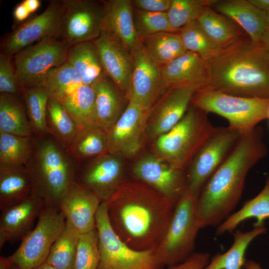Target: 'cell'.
I'll return each instance as SVG.
<instances>
[{
    "label": "cell",
    "instance_id": "obj_1",
    "mask_svg": "<svg viewBox=\"0 0 269 269\" xmlns=\"http://www.w3.org/2000/svg\"><path fill=\"white\" fill-rule=\"evenodd\" d=\"M112 228L131 248L156 250L175 207L162 194L138 180H124L106 202Z\"/></svg>",
    "mask_w": 269,
    "mask_h": 269
},
{
    "label": "cell",
    "instance_id": "obj_2",
    "mask_svg": "<svg viewBox=\"0 0 269 269\" xmlns=\"http://www.w3.org/2000/svg\"><path fill=\"white\" fill-rule=\"evenodd\" d=\"M263 138L260 127L242 136L209 178L197 200L201 228L218 226L230 216L241 199L248 172L267 154Z\"/></svg>",
    "mask_w": 269,
    "mask_h": 269
},
{
    "label": "cell",
    "instance_id": "obj_3",
    "mask_svg": "<svg viewBox=\"0 0 269 269\" xmlns=\"http://www.w3.org/2000/svg\"><path fill=\"white\" fill-rule=\"evenodd\" d=\"M205 88L235 96L269 99V52L239 39L208 63Z\"/></svg>",
    "mask_w": 269,
    "mask_h": 269
},
{
    "label": "cell",
    "instance_id": "obj_4",
    "mask_svg": "<svg viewBox=\"0 0 269 269\" xmlns=\"http://www.w3.org/2000/svg\"><path fill=\"white\" fill-rule=\"evenodd\" d=\"M34 137L33 151L25 166L33 192L46 206L59 210L61 198L75 182L76 163L49 134Z\"/></svg>",
    "mask_w": 269,
    "mask_h": 269
},
{
    "label": "cell",
    "instance_id": "obj_5",
    "mask_svg": "<svg viewBox=\"0 0 269 269\" xmlns=\"http://www.w3.org/2000/svg\"><path fill=\"white\" fill-rule=\"evenodd\" d=\"M216 128L207 113L191 105L177 125L153 141L152 153L184 171Z\"/></svg>",
    "mask_w": 269,
    "mask_h": 269
},
{
    "label": "cell",
    "instance_id": "obj_6",
    "mask_svg": "<svg viewBox=\"0 0 269 269\" xmlns=\"http://www.w3.org/2000/svg\"><path fill=\"white\" fill-rule=\"evenodd\" d=\"M191 105L224 117L231 129L243 136L268 119L269 99L241 97L204 88L195 92Z\"/></svg>",
    "mask_w": 269,
    "mask_h": 269
},
{
    "label": "cell",
    "instance_id": "obj_7",
    "mask_svg": "<svg viewBox=\"0 0 269 269\" xmlns=\"http://www.w3.org/2000/svg\"><path fill=\"white\" fill-rule=\"evenodd\" d=\"M197 199L186 190L176 205L166 234L155 252L163 265L175 266L192 254L200 229Z\"/></svg>",
    "mask_w": 269,
    "mask_h": 269
},
{
    "label": "cell",
    "instance_id": "obj_8",
    "mask_svg": "<svg viewBox=\"0 0 269 269\" xmlns=\"http://www.w3.org/2000/svg\"><path fill=\"white\" fill-rule=\"evenodd\" d=\"M100 261L98 269H161L163 266L155 250L136 251L118 236L110 224L106 202H102L96 217Z\"/></svg>",
    "mask_w": 269,
    "mask_h": 269
},
{
    "label": "cell",
    "instance_id": "obj_9",
    "mask_svg": "<svg viewBox=\"0 0 269 269\" xmlns=\"http://www.w3.org/2000/svg\"><path fill=\"white\" fill-rule=\"evenodd\" d=\"M70 45L59 38L48 37L15 53L13 65L23 88L44 86L48 73L66 62Z\"/></svg>",
    "mask_w": 269,
    "mask_h": 269
},
{
    "label": "cell",
    "instance_id": "obj_10",
    "mask_svg": "<svg viewBox=\"0 0 269 269\" xmlns=\"http://www.w3.org/2000/svg\"><path fill=\"white\" fill-rule=\"evenodd\" d=\"M66 220L60 211L45 206L36 225L9 256L19 269H33L46 262L52 246L63 229Z\"/></svg>",
    "mask_w": 269,
    "mask_h": 269
},
{
    "label": "cell",
    "instance_id": "obj_11",
    "mask_svg": "<svg viewBox=\"0 0 269 269\" xmlns=\"http://www.w3.org/2000/svg\"><path fill=\"white\" fill-rule=\"evenodd\" d=\"M242 136L228 127H217L188 166L186 189L198 199L205 184Z\"/></svg>",
    "mask_w": 269,
    "mask_h": 269
},
{
    "label": "cell",
    "instance_id": "obj_12",
    "mask_svg": "<svg viewBox=\"0 0 269 269\" xmlns=\"http://www.w3.org/2000/svg\"><path fill=\"white\" fill-rule=\"evenodd\" d=\"M59 38L70 46L94 41L101 34L105 12L104 1L61 0Z\"/></svg>",
    "mask_w": 269,
    "mask_h": 269
},
{
    "label": "cell",
    "instance_id": "obj_13",
    "mask_svg": "<svg viewBox=\"0 0 269 269\" xmlns=\"http://www.w3.org/2000/svg\"><path fill=\"white\" fill-rule=\"evenodd\" d=\"M152 110L129 102L123 114L107 131L108 152L125 158L136 156L143 146Z\"/></svg>",
    "mask_w": 269,
    "mask_h": 269
},
{
    "label": "cell",
    "instance_id": "obj_14",
    "mask_svg": "<svg viewBox=\"0 0 269 269\" xmlns=\"http://www.w3.org/2000/svg\"><path fill=\"white\" fill-rule=\"evenodd\" d=\"M124 175L122 157L106 152L76 163L75 182L106 202L125 180Z\"/></svg>",
    "mask_w": 269,
    "mask_h": 269
},
{
    "label": "cell",
    "instance_id": "obj_15",
    "mask_svg": "<svg viewBox=\"0 0 269 269\" xmlns=\"http://www.w3.org/2000/svg\"><path fill=\"white\" fill-rule=\"evenodd\" d=\"M131 53L134 67L128 100L152 109L170 88L163 80L162 68L149 57L140 41Z\"/></svg>",
    "mask_w": 269,
    "mask_h": 269
},
{
    "label": "cell",
    "instance_id": "obj_16",
    "mask_svg": "<svg viewBox=\"0 0 269 269\" xmlns=\"http://www.w3.org/2000/svg\"><path fill=\"white\" fill-rule=\"evenodd\" d=\"M184 171L172 167L152 153L138 158L132 170L136 180L158 191L175 207L187 189Z\"/></svg>",
    "mask_w": 269,
    "mask_h": 269
},
{
    "label": "cell",
    "instance_id": "obj_17",
    "mask_svg": "<svg viewBox=\"0 0 269 269\" xmlns=\"http://www.w3.org/2000/svg\"><path fill=\"white\" fill-rule=\"evenodd\" d=\"M61 1H51L40 14L22 23L5 40L4 53L10 56L48 37L59 38Z\"/></svg>",
    "mask_w": 269,
    "mask_h": 269
},
{
    "label": "cell",
    "instance_id": "obj_18",
    "mask_svg": "<svg viewBox=\"0 0 269 269\" xmlns=\"http://www.w3.org/2000/svg\"><path fill=\"white\" fill-rule=\"evenodd\" d=\"M93 42L106 75L128 99L134 67L131 52L121 40L104 32Z\"/></svg>",
    "mask_w": 269,
    "mask_h": 269
},
{
    "label": "cell",
    "instance_id": "obj_19",
    "mask_svg": "<svg viewBox=\"0 0 269 269\" xmlns=\"http://www.w3.org/2000/svg\"><path fill=\"white\" fill-rule=\"evenodd\" d=\"M196 91L193 87L169 89L153 108L147 127V138L153 141L177 125L187 111Z\"/></svg>",
    "mask_w": 269,
    "mask_h": 269
},
{
    "label": "cell",
    "instance_id": "obj_20",
    "mask_svg": "<svg viewBox=\"0 0 269 269\" xmlns=\"http://www.w3.org/2000/svg\"><path fill=\"white\" fill-rule=\"evenodd\" d=\"M101 203L93 192L74 182L61 198L59 209L66 221L84 234L96 228V217Z\"/></svg>",
    "mask_w": 269,
    "mask_h": 269
},
{
    "label": "cell",
    "instance_id": "obj_21",
    "mask_svg": "<svg viewBox=\"0 0 269 269\" xmlns=\"http://www.w3.org/2000/svg\"><path fill=\"white\" fill-rule=\"evenodd\" d=\"M162 73L168 88L193 87L198 91L210 82L208 63L189 51L162 67Z\"/></svg>",
    "mask_w": 269,
    "mask_h": 269
},
{
    "label": "cell",
    "instance_id": "obj_22",
    "mask_svg": "<svg viewBox=\"0 0 269 269\" xmlns=\"http://www.w3.org/2000/svg\"><path fill=\"white\" fill-rule=\"evenodd\" d=\"M45 206L44 201L33 192L20 203L1 211L0 231L6 235L10 243L22 240L32 230Z\"/></svg>",
    "mask_w": 269,
    "mask_h": 269
},
{
    "label": "cell",
    "instance_id": "obj_23",
    "mask_svg": "<svg viewBox=\"0 0 269 269\" xmlns=\"http://www.w3.org/2000/svg\"><path fill=\"white\" fill-rule=\"evenodd\" d=\"M104 1L105 12L102 32L121 40L132 52L140 42L134 25L132 0Z\"/></svg>",
    "mask_w": 269,
    "mask_h": 269
},
{
    "label": "cell",
    "instance_id": "obj_24",
    "mask_svg": "<svg viewBox=\"0 0 269 269\" xmlns=\"http://www.w3.org/2000/svg\"><path fill=\"white\" fill-rule=\"evenodd\" d=\"M212 6L237 23L248 34L253 43L260 44L261 38L267 29L266 11L249 0H216Z\"/></svg>",
    "mask_w": 269,
    "mask_h": 269
},
{
    "label": "cell",
    "instance_id": "obj_25",
    "mask_svg": "<svg viewBox=\"0 0 269 269\" xmlns=\"http://www.w3.org/2000/svg\"><path fill=\"white\" fill-rule=\"evenodd\" d=\"M96 124L108 131L125 111L129 101L107 75L93 85Z\"/></svg>",
    "mask_w": 269,
    "mask_h": 269
},
{
    "label": "cell",
    "instance_id": "obj_26",
    "mask_svg": "<svg viewBox=\"0 0 269 269\" xmlns=\"http://www.w3.org/2000/svg\"><path fill=\"white\" fill-rule=\"evenodd\" d=\"M66 61L77 72L84 85H93L106 75L93 41L70 46Z\"/></svg>",
    "mask_w": 269,
    "mask_h": 269
},
{
    "label": "cell",
    "instance_id": "obj_27",
    "mask_svg": "<svg viewBox=\"0 0 269 269\" xmlns=\"http://www.w3.org/2000/svg\"><path fill=\"white\" fill-rule=\"evenodd\" d=\"M65 150L76 163L108 152L107 131L97 124L78 129Z\"/></svg>",
    "mask_w": 269,
    "mask_h": 269
},
{
    "label": "cell",
    "instance_id": "obj_28",
    "mask_svg": "<svg viewBox=\"0 0 269 269\" xmlns=\"http://www.w3.org/2000/svg\"><path fill=\"white\" fill-rule=\"evenodd\" d=\"M33 192L32 182L25 167L0 169V211L20 203Z\"/></svg>",
    "mask_w": 269,
    "mask_h": 269
},
{
    "label": "cell",
    "instance_id": "obj_29",
    "mask_svg": "<svg viewBox=\"0 0 269 269\" xmlns=\"http://www.w3.org/2000/svg\"><path fill=\"white\" fill-rule=\"evenodd\" d=\"M0 132L21 136H33L22 96L0 94Z\"/></svg>",
    "mask_w": 269,
    "mask_h": 269
},
{
    "label": "cell",
    "instance_id": "obj_30",
    "mask_svg": "<svg viewBox=\"0 0 269 269\" xmlns=\"http://www.w3.org/2000/svg\"><path fill=\"white\" fill-rule=\"evenodd\" d=\"M139 39L149 57L161 68L187 51L176 32H160Z\"/></svg>",
    "mask_w": 269,
    "mask_h": 269
},
{
    "label": "cell",
    "instance_id": "obj_31",
    "mask_svg": "<svg viewBox=\"0 0 269 269\" xmlns=\"http://www.w3.org/2000/svg\"><path fill=\"white\" fill-rule=\"evenodd\" d=\"M250 218L257 219L255 227L263 226L264 220L269 218V176L261 192L219 225L215 236L232 232L241 222Z\"/></svg>",
    "mask_w": 269,
    "mask_h": 269
},
{
    "label": "cell",
    "instance_id": "obj_32",
    "mask_svg": "<svg viewBox=\"0 0 269 269\" xmlns=\"http://www.w3.org/2000/svg\"><path fill=\"white\" fill-rule=\"evenodd\" d=\"M34 137L0 132V169L25 167L33 151Z\"/></svg>",
    "mask_w": 269,
    "mask_h": 269
},
{
    "label": "cell",
    "instance_id": "obj_33",
    "mask_svg": "<svg viewBox=\"0 0 269 269\" xmlns=\"http://www.w3.org/2000/svg\"><path fill=\"white\" fill-rule=\"evenodd\" d=\"M266 232V228L263 225L247 232H236L231 248L223 254L214 256L204 269H241L246 261L245 255L249 244Z\"/></svg>",
    "mask_w": 269,
    "mask_h": 269
},
{
    "label": "cell",
    "instance_id": "obj_34",
    "mask_svg": "<svg viewBox=\"0 0 269 269\" xmlns=\"http://www.w3.org/2000/svg\"><path fill=\"white\" fill-rule=\"evenodd\" d=\"M197 21L207 35L224 49L240 39L242 35V31L238 26L210 6L204 8Z\"/></svg>",
    "mask_w": 269,
    "mask_h": 269
},
{
    "label": "cell",
    "instance_id": "obj_35",
    "mask_svg": "<svg viewBox=\"0 0 269 269\" xmlns=\"http://www.w3.org/2000/svg\"><path fill=\"white\" fill-rule=\"evenodd\" d=\"M95 100L93 86L83 85L59 101L78 129H82L96 124Z\"/></svg>",
    "mask_w": 269,
    "mask_h": 269
},
{
    "label": "cell",
    "instance_id": "obj_36",
    "mask_svg": "<svg viewBox=\"0 0 269 269\" xmlns=\"http://www.w3.org/2000/svg\"><path fill=\"white\" fill-rule=\"evenodd\" d=\"M46 124L48 134L66 149L76 134L78 128L61 102L49 98Z\"/></svg>",
    "mask_w": 269,
    "mask_h": 269
},
{
    "label": "cell",
    "instance_id": "obj_37",
    "mask_svg": "<svg viewBox=\"0 0 269 269\" xmlns=\"http://www.w3.org/2000/svg\"><path fill=\"white\" fill-rule=\"evenodd\" d=\"M33 135L42 138L48 134L46 117L49 98L44 86L24 88L22 94Z\"/></svg>",
    "mask_w": 269,
    "mask_h": 269
},
{
    "label": "cell",
    "instance_id": "obj_38",
    "mask_svg": "<svg viewBox=\"0 0 269 269\" xmlns=\"http://www.w3.org/2000/svg\"><path fill=\"white\" fill-rule=\"evenodd\" d=\"M80 234L66 221L51 247L46 263L58 269H73Z\"/></svg>",
    "mask_w": 269,
    "mask_h": 269
},
{
    "label": "cell",
    "instance_id": "obj_39",
    "mask_svg": "<svg viewBox=\"0 0 269 269\" xmlns=\"http://www.w3.org/2000/svg\"><path fill=\"white\" fill-rule=\"evenodd\" d=\"M179 34L187 51L197 53L208 63L224 49L207 35L197 19L182 28Z\"/></svg>",
    "mask_w": 269,
    "mask_h": 269
},
{
    "label": "cell",
    "instance_id": "obj_40",
    "mask_svg": "<svg viewBox=\"0 0 269 269\" xmlns=\"http://www.w3.org/2000/svg\"><path fill=\"white\" fill-rule=\"evenodd\" d=\"M83 85L77 72L66 61L48 73L44 86L47 89L49 97L59 101Z\"/></svg>",
    "mask_w": 269,
    "mask_h": 269
},
{
    "label": "cell",
    "instance_id": "obj_41",
    "mask_svg": "<svg viewBox=\"0 0 269 269\" xmlns=\"http://www.w3.org/2000/svg\"><path fill=\"white\" fill-rule=\"evenodd\" d=\"M216 0H172L167 11L168 20L176 31L197 20L205 8L212 6Z\"/></svg>",
    "mask_w": 269,
    "mask_h": 269
},
{
    "label": "cell",
    "instance_id": "obj_42",
    "mask_svg": "<svg viewBox=\"0 0 269 269\" xmlns=\"http://www.w3.org/2000/svg\"><path fill=\"white\" fill-rule=\"evenodd\" d=\"M133 18L139 38L160 32H176L170 25L167 12H149L133 6Z\"/></svg>",
    "mask_w": 269,
    "mask_h": 269
},
{
    "label": "cell",
    "instance_id": "obj_43",
    "mask_svg": "<svg viewBox=\"0 0 269 269\" xmlns=\"http://www.w3.org/2000/svg\"><path fill=\"white\" fill-rule=\"evenodd\" d=\"M100 261L97 228L80 234L73 269H98Z\"/></svg>",
    "mask_w": 269,
    "mask_h": 269
},
{
    "label": "cell",
    "instance_id": "obj_44",
    "mask_svg": "<svg viewBox=\"0 0 269 269\" xmlns=\"http://www.w3.org/2000/svg\"><path fill=\"white\" fill-rule=\"evenodd\" d=\"M12 62L10 56L0 54V94L22 96L24 88L18 82Z\"/></svg>",
    "mask_w": 269,
    "mask_h": 269
},
{
    "label": "cell",
    "instance_id": "obj_45",
    "mask_svg": "<svg viewBox=\"0 0 269 269\" xmlns=\"http://www.w3.org/2000/svg\"><path fill=\"white\" fill-rule=\"evenodd\" d=\"M133 6L137 9L153 12H165L169 10L172 0H132Z\"/></svg>",
    "mask_w": 269,
    "mask_h": 269
},
{
    "label": "cell",
    "instance_id": "obj_46",
    "mask_svg": "<svg viewBox=\"0 0 269 269\" xmlns=\"http://www.w3.org/2000/svg\"><path fill=\"white\" fill-rule=\"evenodd\" d=\"M210 261L207 253H194L185 261L176 265L177 269H204Z\"/></svg>",
    "mask_w": 269,
    "mask_h": 269
},
{
    "label": "cell",
    "instance_id": "obj_47",
    "mask_svg": "<svg viewBox=\"0 0 269 269\" xmlns=\"http://www.w3.org/2000/svg\"><path fill=\"white\" fill-rule=\"evenodd\" d=\"M31 13L21 2L14 8L13 10V17L18 22H22L26 20Z\"/></svg>",
    "mask_w": 269,
    "mask_h": 269
},
{
    "label": "cell",
    "instance_id": "obj_48",
    "mask_svg": "<svg viewBox=\"0 0 269 269\" xmlns=\"http://www.w3.org/2000/svg\"><path fill=\"white\" fill-rule=\"evenodd\" d=\"M21 2L31 14L36 11L41 5V1L39 0H24Z\"/></svg>",
    "mask_w": 269,
    "mask_h": 269
},
{
    "label": "cell",
    "instance_id": "obj_49",
    "mask_svg": "<svg viewBox=\"0 0 269 269\" xmlns=\"http://www.w3.org/2000/svg\"><path fill=\"white\" fill-rule=\"evenodd\" d=\"M255 6L266 11H269V0H249Z\"/></svg>",
    "mask_w": 269,
    "mask_h": 269
},
{
    "label": "cell",
    "instance_id": "obj_50",
    "mask_svg": "<svg viewBox=\"0 0 269 269\" xmlns=\"http://www.w3.org/2000/svg\"><path fill=\"white\" fill-rule=\"evenodd\" d=\"M14 266L9 257L0 256V269H11Z\"/></svg>",
    "mask_w": 269,
    "mask_h": 269
},
{
    "label": "cell",
    "instance_id": "obj_51",
    "mask_svg": "<svg viewBox=\"0 0 269 269\" xmlns=\"http://www.w3.org/2000/svg\"><path fill=\"white\" fill-rule=\"evenodd\" d=\"M260 44L269 52V29H267L263 34L260 40Z\"/></svg>",
    "mask_w": 269,
    "mask_h": 269
},
{
    "label": "cell",
    "instance_id": "obj_52",
    "mask_svg": "<svg viewBox=\"0 0 269 269\" xmlns=\"http://www.w3.org/2000/svg\"><path fill=\"white\" fill-rule=\"evenodd\" d=\"M243 268L244 269H264L259 263L253 260L246 261Z\"/></svg>",
    "mask_w": 269,
    "mask_h": 269
},
{
    "label": "cell",
    "instance_id": "obj_53",
    "mask_svg": "<svg viewBox=\"0 0 269 269\" xmlns=\"http://www.w3.org/2000/svg\"><path fill=\"white\" fill-rule=\"evenodd\" d=\"M33 269H58L45 262Z\"/></svg>",
    "mask_w": 269,
    "mask_h": 269
},
{
    "label": "cell",
    "instance_id": "obj_54",
    "mask_svg": "<svg viewBox=\"0 0 269 269\" xmlns=\"http://www.w3.org/2000/svg\"><path fill=\"white\" fill-rule=\"evenodd\" d=\"M267 29H269V11L267 12Z\"/></svg>",
    "mask_w": 269,
    "mask_h": 269
},
{
    "label": "cell",
    "instance_id": "obj_55",
    "mask_svg": "<svg viewBox=\"0 0 269 269\" xmlns=\"http://www.w3.org/2000/svg\"><path fill=\"white\" fill-rule=\"evenodd\" d=\"M170 269H177L176 265L173 266Z\"/></svg>",
    "mask_w": 269,
    "mask_h": 269
},
{
    "label": "cell",
    "instance_id": "obj_56",
    "mask_svg": "<svg viewBox=\"0 0 269 269\" xmlns=\"http://www.w3.org/2000/svg\"><path fill=\"white\" fill-rule=\"evenodd\" d=\"M11 269H19L17 268L16 267L14 266Z\"/></svg>",
    "mask_w": 269,
    "mask_h": 269
},
{
    "label": "cell",
    "instance_id": "obj_57",
    "mask_svg": "<svg viewBox=\"0 0 269 269\" xmlns=\"http://www.w3.org/2000/svg\"><path fill=\"white\" fill-rule=\"evenodd\" d=\"M269 120V113H268V119Z\"/></svg>",
    "mask_w": 269,
    "mask_h": 269
}]
</instances>
